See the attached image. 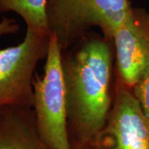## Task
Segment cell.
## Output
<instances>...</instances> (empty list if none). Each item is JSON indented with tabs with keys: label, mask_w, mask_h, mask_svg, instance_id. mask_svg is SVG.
I'll return each mask as SVG.
<instances>
[{
	"label": "cell",
	"mask_w": 149,
	"mask_h": 149,
	"mask_svg": "<svg viewBox=\"0 0 149 149\" xmlns=\"http://www.w3.org/2000/svg\"><path fill=\"white\" fill-rule=\"evenodd\" d=\"M20 26L15 18L3 16L0 21V37L6 35H15L19 33Z\"/></svg>",
	"instance_id": "cell-10"
},
{
	"label": "cell",
	"mask_w": 149,
	"mask_h": 149,
	"mask_svg": "<svg viewBox=\"0 0 149 149\" xmlns=\"http://www.w3.org/2000/svg\"><path fill=\"white\" fill-rule=\"evenodd\" d=\"M115 79L132 88L149 70V13L133 7L113 37Z\"/></svg>",
	"instance_id": "cell-6"
},
{
	"label": "cell",
	"mask_w": 149,
	"mask_h": 149,
	"mask_svg": "<svg viewBox=\"0 0 149 149\" xmlns=\"http://www.w3.org/2000/svg\"><path fill=\"white\" fill-rule=\"evenodd\" d=\"M50 35L26 29L20 44L0 49V108H33V81L38 63L47 56Z\"/></svg>",
	"instance_id": "cell-4"
},
{
	"label": "cell",
	"mask_w": 149,
	"mask_h": 149,
	"mask_svg": "<svg viewBox=\"0 0 149 149\" xmlns=\"http://www.w3.org/2000/svg\"><path fill=\"white\" fill-rule=\"evenodd\" d=\"M113 40L88 33L61 52L70 141L91 145L107 124L114 97Z\"/></svg>",
	"instance_id": "cell-1"
},
{
	"label": "cell",
	"mask_w": 149,
	"mask_h": 149,
	"mask_svg": "<svg viewBox=\"0 0 149 149\" xmlns=\"http://www.w3.org/2000/svg\"><path fill=\"white\" fill-rule=\"evenodd\" d=\"M131 90L143 112L149 119V70Z\"/></svg>",
	"instance_id": "cell-9"
},
{
	"label": "cell",
	"mask_w": 149,
	"mask_h": 149,
	"mask_svg": "<svg viewBox=\"0 0 149 149\" xmlns=\"http://www.w3.org/2000/svg\"><path fill=\"white\" fill-rule=\"evenodd\" d=\"M33 85V109L43 140L50 149H71L67 126L61 50L55 35H50L44 74L35 72Z\"/></svg>",
	"instance_id": "cell-3"
},
{
	"label": "cell",
	"mask_w": 149,
	"mask_h": 149,
	"mask_svg": "<svg viewBox=\"0 0 149 149\" xmlns=\"http://www.w3.org/2000/svg\"><path fill=\"white\" fill-rule=\"evenodd\" d=\"M91 146L93 149H149V119L131 88L116 79L107 124Z\"/></svg>",
	"instance_id": "cell-5"
},
{
	"label": "cell",
	"mask_w": 149,
	"mask_h": 149,
	"mask_svg": "<svg viewBox=\"0 0 149 149\" xmlns=\"http://www.w3.org/2000/svg\"><path fill=\"white\" fill-rule=\"evenodd\" d=\"M0 149H50L39 133L33 109L0 108Z\"/></svg>",
	"instance_id": "cell-7"
},
{
	"label": "cell",
	"mask_w": 149,
	"mask_h": 149,
	"mask_svg": "<svg viewBox=\"0 0 149 149\" xmlns=\"http://www.w3.org/2000/svg\"><path fill=\"white\" fill-rule=\"evenodd\" d=\"M70 144H71V149H93L91 145L81 144L73 141H70Z\"/></svg>",
	"instance_id": "cell-11"
},
{
	"label": "cell",
	"mask_w": 149,
	"mask_h": 149,
	"mask_svg": "<svg viewBox=\"0 0 149 149\" xmlns=\"http://www.w3.org/2000/svg\"><path fill=\"white\" fill-rule=\"evenodd\" d=\"M46 3L47 0H0V13H15L25 22L27 29L48 36Z\"/></svg>",
	"instance_id": "cell-8"
},
{
	"label": "cell",
	"mask_w": 149,
	"mask_h": 149,
	"mask_svg": "<svg viewBox=\"0 0 149 149\" xmlns=\"http://www.w3.org/2000/svg\"><path fill=\"white\" fill-rule=\"evenodd\" d=\"M133 6L128 0H47L46 18L50 35L66 51L97 27L103 37H113Z\"/></svg>",
	"instance_id": "cell-2"
}]
</instances>
